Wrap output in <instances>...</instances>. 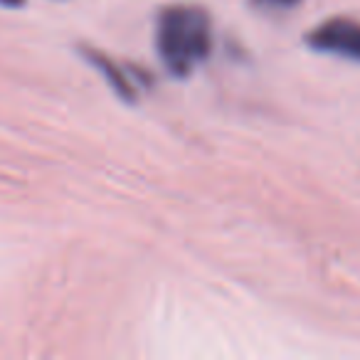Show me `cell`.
<instances>
[{
  "instance_id": "obj_1",
  "label": "cell",
  "mask_w": 360,
  "mask_h": 360,
  "mask_svg": "<svg viewBox=\"0 0 360 360\" xmlns=\"http://www.w3.org/2000/svg\"><path fill=\"white\" fill-rule=\"evenodd\" d=\"M155 47L170 75L188 77L210 57V15L198 6L163 8L158 15V27H155Z\"/></svg>"
},
{
  "instance_id": "obj_2",
  "label": "cell",
  "mask_w": 360,
  "mask_h": 360,
  "mask_svg": "<svg viewBox=\"0 0 360 360\" xmlns=\"http://www.w3.org/2000/svg\"><path fill=\"white\" fill-rule=\"evenodd\" d=\"M306 42L316 52L360 62V22L348 20V18H333V20L321 22L316 30L306 35Z\"/></svg>"
},
{
  "instance_id": "obj_3",
  "label": "cell",
  "mask_w": 360,
  "mask_h": 360,
  "mask_svg": "<svg viewBox=\"0 0 360 360\" xmlns=\"http://www.w3.org/2000/svg\"><path fill=\"white\" fill-rule=\"evenodd\" d=\"M82 55L86 57V62H89L94 70L101 72V77H104L106 82H109V86L116 91V94L121 96L124 101H134L136 99V89L134 84H131V79L124 75V70H121L116 62H111L106 55H101V52L96 50H89V47H82Z\"/></svg>"
},
{
  "instance_id": "obj_4",
  "label": "cell",
  "mask_w": 360,
  "mask_h": 360,
  "mask_svg": "<svg viewBox=\"0 0 360 360\" xmlns=\"http://www.w3.org/2000/svg\"><path fill=\"white\" fill-rule=\"evenodd\" d=\"M257 6H269V8H291L296 6L299 0H255Z\"/></svg>"
},
{
  "instance_id": "obj_5",
  "label": "cell",
  "mask_w": 360,
  "mask_h": 360,
  "mask_svg": "<svg viewBox=\"0 0 360 360\" xmlns=\"http://www.w3.org/2000/svg\"><path fill=\"white\" fill-rule=\"evenodd\" d=\"M25 0H0V6H6V8H20Z\"/></svg>"
}]
</instances>
